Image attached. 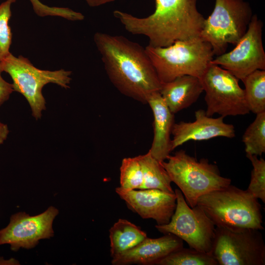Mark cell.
<instances>
[{
	"label": "cell",
	"mask_w": 265,
	"mask_h": 265,
	"mask_svg": "<svg viewBox=\"0 0 265 265\" xmlns=\"http://www.w3.org/2000/svg\"><path fill=\"white\" fill-rule=\"evenodd\" d=\"M211 253L218 265H265V244L258 229L215 227Z\"/></svg>",
	"instance_id": "cell-9"
},
{
	"label": "cell",
	"mask_w": 265,
	"mask_h": 265,
	"mask_svg": "<svg viewBox=\"0 0 265 265\" xmlns=\"http://www.w3.org/2000/svg\"><path fill=\"white\" fill-rule=\"evenodd\" d=\"M246 154L261 156L265 153V111L258 113L242 136Z\"/></svg>",
	"instance_id": "cell-22"
},
{
	"label": "cell",
	"mask_w": 265,
	"mask_h": 265,
	"mask_svg": "<svg viewBox=\"0 0 265 265\" xmlns=\"http://www.w3.org/2000/svg\"><path fill=\"white\" fill-rule=\"evenodd\" d=\"M147 104L154 116V138L148 152L158 161L162 162L172 151L170 135L175 123L174 114L166 106L159 91L150 96Z\"/></svg>",
	"instance_id": "cell-16"
},
{
	"label": "cell",
	"mask_w": 265,
	"mask_h": 265,
	"mask_svg": "<svg viewBox=\"0 0 265 265\" xmlns=\"http://www.w3.org/2000/svg\"><path fill=\"white\" fill-rule=\"evenodd\" d=\"M196 205L216 227L264 229L262 206L246 190L230 185L200 196Z\"/></svg>",
	"instance_id": "cell-3"
},
{
	"label": "cell",
	"mask_w": 265,
	"mask_h": 265,
	"mask_svg": "<svg viewBox=\"0 0 265 265\" xmlns=\"http://www.w3.org/2000/svg\"><path fill=\"white\" fill-rule=\"evenodd\" d=\"M263 24L253 15L248 29L235 47L216 56L211 63L227 70L239 80L257 70H265L262 34Z\"/></svg>",
	"instance_id": "cell-11"
},
{
	"label": "cell",
	"mask_w": 265,
	"mask_h": 265,
	"mask_svg": "<svg viewBox=\"0 0 265 265\" xmlns=\"http://www.w3.org/2000/svg\"><path fill=\"white\" fill-rule=\"evenodd\" d=\"M174 192L176 206L169 222L163 225L157 224L155 228L163 234L176 236L185 241L191 248L211 253L215 225L197 205L189 207L179 189L176 188Z\"/></svg>",
	"instance_id": "cell-10"
},
{
	"label": "cell",
	"mask_w": 265,
	"mask_h": 265,
	"mask_svg": "<svg viewBox=\"0 0 265 265\" xmlns=\"http://www.w3.org/2000/svg\"><path fill=\"white\" fill-rule=\"evenodd\" d=\"M203 91L199 78L184 75L162 83L159 93L174 114L195 103Z\"/></svg>",
	"instance_id": "cell-17"
},
{
	"label": "cell",
	"mask_w": 265,
	"mask_h": 265,
	"mask_svg": "<svg viewBox=\"0 0 265 265\" xmlns=\"http://www.w3.org/2000/svg\"><path fill=\"white\" fill-rule=\"evenodd\" d=\"M0 63L3 72L8 73L12 80L14 91L21 93L26 99L36 120L41 117L42 111L46 108L42 94L45 85L53 83L64 88L69 87L70 71L41 70L35 67L27 58L22 55L16 57L11 53Z\"/></svg>",
	"instance_id": "cell-7"
},
{
	"label": "cell",
	"mask_w": 265,
	"mask_h": 265,
	"mask_svg": "<svg viewBox=\"0 0 265 265\" xmlns=\"http://www.w3.org/2000/svg\"><path fill=\"white\" fill-rule=\"evenodd\" d=\"M2 72L3 71L0 62V106L9 99L10 95L14 91L12 84L2 78Z\"/></svg>",
	"instance_id": "cell-26"
},
{
	"label": "cell",
	"mask_w": 265,
	"mask_h": 265,
	"mask_svg": "<svg viewBox=\"0 0 265 265\" xmlns=\"http://www.w3.org/2000/svg\"><path fill=\"white\" fill-rule=\"evenodd\" d=\"M8 133L7 125L0 122V145L6 139Z\"/></svg>",
	"instance_id": "cell-27"
},
{
	"label": "cell",
	"mask_w": 265,
	"mask_h": 265,
	"mask_svg": "<svg viewBox=\"0 0 265 265\" xmlns=\"http://www.w3.org/2000/svg\"><path fill=\"white\" fill-rule=\"evenodd\" d=\"M145 49L161 83L184 75L200 78L214 56L210 44L200 37Z\"/></svg>",
	"instance_id": "cell-4"
},
{
	"label": "cell",
	"mask_w": 265,
	"mask_h": 265,
	"mask_svg": "<svg viewBox=\"0 0 265 265\" xmlns=\"http://www.w3.org/2000/svg\"><path fill=\"white\" fill-rule=\"evenodd\" d=\"M241 81L250 112L257 114L265 111V70H255Z\"/></svg>",
	"instance_id": "cell-20"
},
{
	"label": "cell",
	"mask_w": 265,
	"mask_h": 265,
	"mask_svg": "<svg viewBox=\"0 0 265 265\" xmlns=\"http://www.w3.org/2000/svg\"><path fill=\"white\" fill-rule=\"evenodd\" d=\"M110 253L112 258L133 248L146 238L140 227L124 219H119L109 230Z\"/></svg>",
	"instance_id": "cell-18"
},
{
	"label": "cell",
	"mask_w": 265,
	"mask_h": 265,
	"mask_svg": "<svg viewBox=\"0 0 265 265\" xmlns=\"http://www.w3.org/2000/svg\"><path fill=\"white\" fill-rule=\"evenodd\" d=\"M120 171V187L122 189H140L143 183V172L138 156L123 159Z\"/></svg>",
	"instance_id": "cell-23"
},
{
	"label": "cell",
	"mask_w": 265,
	"mask_h": 265,
	"mask_svg": "<svg viewBox=\"0 0 265 265\" xmlns=\"http://www.w3.org/2000/svg\"><path fill=\"white\" fill-rule=\"evenodd\" d=\"M138 157L143 172V183L139 189H158L174 193L171 186V179L161 162L149 152Z\"/></svg>",
	"instance_id": "cell-19"
},
{
	"label": "cell",
	"mask_w": 265,
	"mask_h": 265,
	"mask_svg": "<svg viewBox=\"0 0 265 265\" xmlns=\"http://www.w3.org/2000/svg\"><path fill=\"white\" fill-rule=\"evenodd\" d=\"M16 0H6L0 4V62L11 53L12 34L9 21L11 16V7Z\"/></svg>",
	"instance_id": "cell-25"
},
{
	"label": "cell",
	"mask_w": 265,
	"mask_h": 265,
	"mask_svg": "<svg viewBox=\"0 0 265 265\" xmlns=\"http://www.w3.org/2000/svg\"><path fill=\"white\" fill-rule=\"evenodd\" d=\"M184 247L183 240L172 234L146 238L133 248L112 258L113 265H157L171 253Z\"/></svg>",
	"instance_id": "cell-15"
},
{
	"label": "cell",
	"mask_w": 265,
	"mask_h": 265,
	"mask_svg": "<svg viewBox=\"0 0 265 265\" xmlns=\"http://www.w3.org/2000/svg\"><path fill=\"white\" fill-rule=\"evenodd\" d=\"M155 1L154 12L146 17L117 10L113 15L128 32L148 37L152 47H167L178 41L199 37L205 18L198 10L197 0Z\"/></svg>",
	"instance_id": "cell-2"
},
{
	"label": "cell",
	"mask_w": 265,
	"mask_h": 265,
	"mask_svg": "<svg viewBox=\"0 0 265 265\" xmlns=\"http://www.w3.org/2000/svg\"><path fill=\"white\" fill-rule=\"evenodd\" d=\"M58 213L57 208L50 206L34 216L25 212L12 215L8 225L0 230V245L9 244L15 252L34 248L40 240L53 237V221Z\"/></svg>",
	"instance_id": "cell-12"
},
{
	"label": "cell",
	"mask_w": 265,
	"mask_h": 265,
	"mask_svg": "<svg viewBox=\"0 0 265 265\" xmlns=\"http://www.w3.org/2000/svg\"><path fill=\"white\" fill-rule=\"evenodd\" d=\"M253 166L251 179L246 190L258 199L265 203V160L258 156L246 154Z\"/></svg>",
	"instance_id": "cell-24"
},
{
	"label": "cell",
	"mask_w": 265,
	"mask_h": 265,
	"mask_svg": "<svg viewBox=\"0 0 265 265\" xmlns=\"http://www.w3.org/2000/svg\"><path fill=\"white\" fill-rule=\"evenodd\" d=\"M199 79L205 92L208 116L217 114L224 118L250 113L239 80L230 72L210 63Z\"/></svg>",
	"instance_id": "cell-8"
},
{
	"label": "cell",
	"mask_w": 265,
	"mask_h": 265,
	"mask_svg": "<svg viewBox=\"0 0 265 265\" xmlns=\"http://www.w3.org/2000/svg\"><path fill=\"white\" fill-rule=\"evenodd\" d=\"M195 120L192 122L181 121L174 123L171 132V149L190 140L203 141L217 137L232 138L235 137V130L232 124L224 122V117L213 118L206 114V111L198 109L195 112Z\"/></svg>",
	"instance_id": "cell-14"
},
{
	"label": "cell",
	"mask_w": 265,
	"mask_h": 265,
	"mask_svg": "<svg viewBox=\"0 0 265 265\" xmlns=\"http://www.w3.org/2000/svg\"><path fill=\"white\" fill-rule=\"evenodd\" d=\"M115 192L131 211L144 219L152 218L157 225L168 223L176 208V196L158 189L125 190L120 187Z\"/></svg>",
	"instance_id": "cell-13"
},
{
	"label": "cell",
	"mask_w": 265,
	"mask_h": 265,
	"mask_svg": "<svg viewBox=\"0 0 265 265\" xmlns=\"http://www.w3.org/2000/svg\"><path fill=\"white\" fill-rule=\"evenodd\" d=\"M94 41L105 69L123 94L143 104L162 83L145 48L121 35L96 32Z\"/></svg>",
	"instance_id": "cell-1"
},
{
	"label": "cell",
	"mask_w": 265,
	"mask_h": 265,
	"mask_svg": "<svg viewBox=\"0 0 265 265\" xmlns=\"http://www.w3.org/2000/svg\"><path fill=\"white\" fill-rule=\"evenodd\" d=\"M91 7L99 6L115 1L116 0H84Z\"/></svg>",
	"instance_id": "cell-28"
},
{
	"label": "cell",
	"mask_w": 265,
	"mask_h": 265,
	"mask_svg": "<svg viewBox=\"0 0 265 265\" xmlns=\"http://www.w3.org/2000/svg\"><path fill=\"white\" fill-rule=\"evenodd\" d=\"M157 265H218L211 253L183 247L161 259Z\"/></svg>",
	"instance_id": "cell-21"
},
{
	"label": "cell",
	"mask_w": 265,
	"mask_h": 265,
	"mask_svg": "<svg viewBox=\"0 0 265 265\" xmlns=\"http://www.w3.org/2000/svg\"><path fill=\"white\" fill-rule=\"evenodd\" d=\"M253 15L245 0H215L199 37L210 44L214 55H220L226 53L229 44L235 45L244 35Z\"/></svg>",
	"instance_id": "cell-6"
},
{
	"label": "cell",
	"mask_w": 265,
	"mask_h": 265,
	"mask_svg": "<svg viewBox=\"0 0 265 265\" xmlns=\"http://www.w3.org/2000/svg\"><path fill=\"white\" fill-rule=\"evenodd\" d=\"M166 160L161 162L162 166L191 208L196 206L200 196L231 184L230 179L221 175L216 165L205 158L198 160L183 150L169 155Z\"/></svg>",
	"instance_id": "cell-5"
}]
</instances>
